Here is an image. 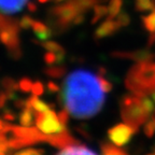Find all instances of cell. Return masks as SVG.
I'll list each match as a JSON object with an SVG mask.
<instances>
[{"label": "cell", "mask_w": 155, "mask_h": 155, "mask_svg": "<svg viewBox=\"0 0 155 155\" xmlns=\"http://www.w3.org/2000/svg\"><path fill=\"white\" fill-rule=\"evenodd\" d=\"M32 85H34V83L29 80L28 78H24V79H22V80L19 81V83H18L19 88H21V90H22L24 93L30 92V91H31V88H32Z\"/></svg>", "instance_id": "cell-26"}, {"label": "cell", "mask_w": 155, "mask_h": 155, "mask_svg": "<svg viewBox=\"0 0 155 155\" xmlns=\"http://www.w3.org/2000/svg\"><path fill=\"white\" fill-rule=\"evenodd\" d=\"M27 9H28L30 12H36V11H37V5H35L34 2H31V1H29V2L27 3Z\"/></svg>", "instance_id": "cell-36"}, {"label": "cell", "mask_w": 155, "mask_h": 155, "mask_svg": "<svg viewBox=\"0 0 155 155\" xmlns=\"http://www.w3.org/2000/svg\"><path fill=\"white\" fill-rule=\"evenodd\" d=\"M55 2H63V1H65V0H54Z\"/></svg>", "instance_id": "cell-42"}, {"label": "cell", "mask_w": 155, "mask_h": 155, "mask_svg": "<svg viewBox=\"0 0 155 155\" xmlns=\"http://www.w3.org/2000/svg\"><path fill=\"white\" fill-rule=\"evenodd\" d=\"M100 75V74H99ZM100 81H101V85H102V88L104 90V92L108 93L112 90V84L109 82L108 80H106L102 75H100Z\"/></svg>", "instance_id": "cell-33"}, {"label": "cell", "mask_w": 155, "mask_h": 155, "mask_svg": "<svg viewBox=\"0 0 155 155\" xmlns=\"http://www.w3.org/2000/svg\"><path fill=\"white\" fill-rule=\"evenodd\" d=\"M121 115L126 124L137 130L139 126L148 121L151 114L147 112L141 102V96L136 94L124 96L121 102Z\"/></svg>", "instance_id": "cell-3"}, {"label": "cell", "mask_w": 155, "mask_h": 155, "mask_svg": "<svg viewBox=\"0 0 155 155\" xmlns=\"http://www.w3.org/2000/svg\"><path fill=\"white\" fill-rule=\"evenodd\" d=\"M48 142L50 144L54 145L56 148H66L68 145L75 144L77 141L73 139V137H71L69 134L67 133V130L63 131L59 134H54V135H48Z\"/></svg>", "instance_id": "cell-8"}, {"label": "cell", "mask_w": 155, "mask_h": 155, "mask_svg": "<svg viewBox=\"0 0 155 155\" xmlns=\"http://www.w3.org/2000/svg\"><path fill=\"white\" fill-rule=\"evenodd\" d=\"M36 125L45 135H54L66 130V125L61 122L58 115L52 110L36 112Z\"/></svg>", "instance_id": "cell-5"}, {"label": "cell", "mask_w": 155, "mask_h": 155, "mask_svg": "<svg viewBox=\"0 0 155 155\" xmlns=\"http://www.w3.org/2000/svg\"><path fill=\"white\" fill-rule=\"evenodd\" d=\"M122 3H123L122 0H110L109 7H108V9H109V18H114L116 15L119 14Z\"/></svg>", "instance_id": "cell-22"}, {"label": "cell", "mask_w": 155, "mask_h": 155, "mask_svg": "<svg viewBox=\"0 0 155 155\" xmlns=\"http://www.w3.org/2000/svg\"><path fill=\"white\" fill-rule=\"evenodd\" d=\"M143 26L150 32H155V9L147 16H142Z\"/></svg>", "instance_id": "cell-18"}, {"label": "cell", "mask_w": 155, "mask_h": 155, "mask_svg": "<svg viewBox=\"0 0 155 155\" xmlns=\"http://www.w3.org/2000/svg\"><path fill=\"white\" fill-rule=\"evenodd\" d=\"M126 86L138 96L152 94L155 90V65L151 61H142L135 65L128 72Z\"/></svg>", "instance_id": "cell-2"}, {"label": "cell", "mask_w": 155, "mask_h": 155, "mask_svg": "<svg viewBox=\"0 0 155 155\" xmlns=\"http://www.w3.org/2000/svg\"><path fill=\"white\" fill-rule=\"evenodd\" d=\"M121 24L117 21H114L113 18L107 19L106 22H104L100 25L95 31V38L96 39H104L106 37H109L113 35L115 31H117L121 28Z\"/></svg>", "instance_id": "cell-7"}, {"label": "cell", "mask_w": 155, "mask_h": 155, "mask_svg": "<svg viewBox=\"0 0 155 155\" xmlns=\"http://www.w3.org/2000/svg\"><path fill=\"white\" fill-rule=\"evenodd\" d=\"M28 0H0V12L5 14H14L24 8Z\"/></svg>", "instance_id": "cell-10"}, {"label": "cell", "mask_w": 155, "mask_h": 155, "mask_svg": "<svg viewBox=\"0 0 155 155\" xmlns=\"http://www.w3.org/2000/svg\"><path fill=\"white\" fill-rule=\"evenodd\" d=\"M0 155H5V152H0Z\"/></svg>", "instance_id": "cell-43"}, {"label": "cell", "mask_w": 155, "mask_h": 155, "mask_svg": "<svg viewBox=\"0 0 155 155\" xmlns=\"http://www.w3.org/2000/svg\"><path fill=\"white\" fill-rule=\"evenodd\" d=\"M10 149L9 139L7 138L5 134L0 133V152H7Z\"/></svg>", "instance_id": "cell-28"}, {"label": "cell", "mask_w": 155, "mask_h": 155, "mask_svg": "<svg viewBox=\"0 0 155 155\" xmlns=\"http://www.w3.org/2000/svg\"><path fill=\"white\" fill-rule=\"evenodd\" d=\"M48 0H39V2L40 3H44V2H48Z\"/></svg>", "instance_id": "cell-41"}, {"label": "cell", "mask_w": 155, "mask_h": 155, "mask_svg": "<svg viewBox=\"0 0 155 155\" xmlns=\"http://www.w3.org/2000/svg\"><path fill=\"white\" fill-rule=\"evenodd\" d=\"M48 88L50 92L52 93H56V92H59V90H61V87L58 86L56 83L54 82H48Z\"/></svg>", "instance_id": "cell-34"}, {"label": "cell", "mask_w": 155, "mask_h": 155, "mask_svg": "<svg viewBox=\"0 0 155 155\" xmlns=\"http://www.w3.org/2000/svg\"><path fill=\"white\" fill-rule=\"evenodd\" d=\"M83 21H84V13H81V14H79L74 18V21H73V25H79V24H81V23H82Z\"/></svg>", "instance_id": "cell-35"}, {"label": "cell", "mask_w": 155, "mask_h": 155, "mask_svg": "<svg viewBox=\"0 0 155 155\" xmlns=\"http://www.w3.org/2000/svg\"><path fill=\"white\" fill-rule=\"evenodd\" d=\"M31 28L36 34V37L39 39V41H41V43L46 41L48 39H50L53 36V30L51 28H48L45 24L39 22V21H34Z\"/></svg>", "instance_id": "cell-11"}, {"label": "cell", "mask_w": 155, "mask_h": 155, "mask_svg": "<svg viewBox=\"0 0 155 155\" xmlns=\"http://www.w3.org/2000/svg\"><path fill=\"white\" fill-rule=\"evenodd\" d=\"M113 56L122 58H130V59L138 61V63L151 61L154 57V55L147 50H140V51L136 52H115V53H113Z\"/></svg>", "instance_id": "cell-9"}, {"label": "cell", "mask_w": 155, "mask_h": 155, "mask_svg": "<svg viewBox=\"0 0 155 155\" xmlns=\"http://www.w3.org/2000/svg\"><path fill=\"white\" fill-rule=\"evenodd\" d=\"M154 155H155V154H154Z\"/></svg>", "instance_id": "cell-44"}, {"label": "cell", "mask_w": 155, "mask_h": 155, "mask_svg": "<svg viewBox=\"0 0 155 155\" xmlns=\"http://www.w3.org/2000/svg\"><path fill=\"white\" fill-rule=\"evenodd\" d=\"M70 1L78 8L80 13H85L91 8H94L95 5L101 1H106V0H70Z\"/></svg>", "instance_id": "cell-15"}, {"label": "cell", "mask_w": 155, "mask_h": 155, "mask_svg": "<svg viewBox=\"0 0 155 155\" xmlns=\"http://www.w3.org/2000/svg\"><path fill=\"white\" fill-rule=\"evenodd\" d=\"M144 133L148 137H152L155 134V115L147 121L144 125Z\"/></svg>", "instance_id": "cell-24"}, {"label": "cell", "mask_w": 155, "mask_h": 155, "mask_svg": "<svg viewBox=\"0 0 155 155\" xmlns=\"http://www.w3.org/2000/svg\"><path fill=\"white\" fill-rule=\"evenodd\" d=\"M136 129L128 124H119L109 129L108 136L110 140L116 147H124L129 142Z\"/></svg>", "instance_id": "cell-6"}, {"label": "cell", "mask_w": 155, "mask_h": 155, "mask_svg": "<svg viewBox=\"0 0 155 155\" xmlns=\"http://www.w3.org/2000/svg\"><path fill=\"white\" fill-rule=\"evenodd\" d=\"M26 107H30V108H32L36 112H43L50 109L48 104L42 101V100L39 99L38 96H36V95H34V96L30 97L29 99L26 100Z\"/></svg>", "instance_id": "cell-14"}, {"label": "cell", "mask_w": 155, "mask_h": 155, "mask_svg": "<svg viewBox=\"0 0 155 155\" xmlns=\"http://www.w3.org/2000/svg\"><path fill=\"white\" fill-rule=\"evenodd\" d=\"M102 155H128L121 149V147H114L111 144H104L102 147Z\"/></svg>", "instance_id": "cell-19"}, {"label": "cell", "mask_w": 155, "mask_h": 155, "mask_svg": "<svg viewBox=\"0 0 155 155\" xmlns=\"http://www.w3.org/2000/svg\"><path fill=\"white\" fill-rule=\"evenodd\" d=\"M14 155H44V151L41 149H24V150L19 151V152L15 153Z\"/></svg>", "instance_id": "cell-25"}, {"label": "cell", "mask_w": 155, "mask_h": 155, "mask_svg": "<svg viewBox=\"0 0 155 155\" xmlns=\"http://www.w3.org/2000/svg\"><path fill=\"white\" fill-rule=\"evenodd\" d=\"M43 91H44V87H43V84H42L41 82L34 83V85H32V88H31L32 94L36 95V96H40V95L43 94Z\"/></svg>", "instance_id": "cell-31"}, {"label": "cell", "mask_w": 155, "mask_h": 155, "mask_svg": "<svg viewBox=\"0 0 155 155\" xmlns=\"http://www.w3.org/2000/svg\"><path fill=\"white\" fill-rule=\"evenodd\" d=\"M3 126H5V123H3L1 120H0V133L2 131V129H3Z\"/></svg>", "instance_id": "cell-39"}, {"label": "cell", "mask_w": 155, "mask_h": 155, "mask_svg": "<svg viewBox=\"0 0 155 155\" xmlns=\"http://www.w3.org/2000/svg\"><path fill=\"white\" fill-rule=\"evenodd\" d=\"M93 10H94V17H93V19H92V24H95V23L98 22L100 18L106 16L107 14H109V9L102 5H98V3L94 5Z\"/></svg>", "instance_id": "cell-17"}, {"label": "cell", "mask_w": 155, "mask_h": 155, "mask_svg": "<svg viewBox=\"0 0 155 155\" xmlns=\"http://www.w3.org/2000/svg\"><path fill=\"white\" fill-rule=\"evenodd\" d=\"M1 83H2V86L5 87V90L7 91V94H12L14 91L17 90V87H19L17 83L11 78H5Z\"/></svg>", "instance_id": "cell-23"}, {"label": "cell", "mask_w": 155, "mask_h": 155, "mask_svg": "<svg viewBox=\"0 0 155 155\" xmlns=\"http://www.w3.org/2000/svg\"><path fill=\"white\" fill-rule=\"evenodd\" d=\"M116 21L121 24V26H127L130 22V18H129V15L126 12H121L117 14V17H116Z\"/></svg>", "instance_id": "cell-30"}, {"label": "cell", "mask_w": 155, "mask_h": 155, "mask_svg": "<svg viewBox=\"0 0 155 155\" xmlns=\"http://www.w3.org/2000/svg\"><path fill=\"white\" fill-rule=\"evenodd\" d=\"M148 43L150 46L152 45L153 43H155V32H151L150 37H149V39H148Z\"/></svg>", "instance_id": "cell-38"}, {"label": "cell", "mask_w": 155, "mask_h": 155, "mask_svg": "<svg viewBox=\"0 0 155 155\" xmlns=\"http://www.w3.org/2000/svg\"><path fill=\"white\" fill-rule=\"evenodd\" d=\"M135 7L137 11H153L155 9V0H136Z\"/></svg>", "instance_id": "cell-16"}, {"label": "cell", "mask_w": 155, "mask_h": 155, "mask_svg": "<svg viewBox=\"0 0 155 155\" xmlns=\"http://www.w3.org/2000/svg\"><path fill=\"white\" fill-rule=\"evenodd\" d=\"M79 14L81 13L78 8L70 0H68L67 2L50 9L48 22L52 30L56 32H64L68 30L69 26L73 25V21Z\"/></svg>", "instance_id": "cell-4"}, {"label": "cell", "mask_w": 155, "mask_h": 155, "mask_svg": "<svg viewBox=\"0 0 155 155\" xmlns=\"http://www.w3.org/2000/svg\"><path fill=\"white\" fill-rule=\"evenodd\" d=\"M44 61L48 65H54V64H58V58L57 54L53 53V52H46L44 55Z\"/></svg>", "instance_id": "cell-29"}, {"label": "cell", "mask_w": 155, "mask_h": 155, "mask_svg": "<svg viewBox=\"0 0 155 155\" xmlns=\"http://www.w3.org/2000/svg\"><path fill=\"white\" fill-rule=\"evenodd\" d=\"M104 90L100 75L90 71L77 70L64 81L61 98L65 109L77 119H90L101 110Z\"/></svg>", "instance_id": "cell-1"}, {"label": "cell", "mask_w": 155, "mask_h": 155, "mask_svg": "<svg viewBox=\"0 0 155 155\" xmlns=\"http://www.w3.org/2000/svg\"><path fill=\"white\" fill-rule=\"evenodd\" d=\"M19 122L22 126H32L36 123V113L35 110L30 107H25L23 109V112L19 115Z\"/></svg>", "instance_id": "cell-13"}, {"label": "cell", "mask_w": 155, "mask_h": 155, "mask_svg": "<svg viewBox=\"0 0 155 155\" xmlns=\"http://www.w3.org/2000/svg\"><path fill=\"white\" fill-rule=\"evenodd\" d=\"M3 117H5V121H14V115H13L11 112H9V113H5V115H3Z\"/></svg>", "instance_id": "cell-37"}, {"label": "cell", "mask_w": 155, "mask_h": 155, "mask_svg": "<svg viewBox=\"0 0 155 155\" xmlns=\"http://www.w3.org/2000/svg\"><path fill=\"white\" fill-rule=\"evenodd\" d=\"M32 23H34V19H32L30 16H28V15H25V16H23L22 18H21L18 24H19V27H21V28L28 29L32 26Z\"/></svg>", "instance_id": "cell-27"}, {"label": "cell", "mask_w": 155, "mask_h": 155, "mask_svg": "<svg viewBox=\"0 0 155 155\" xmlns=\"http://www.w3.org/2000/svg\"><path fill=\"white\" fill-rule=\"evenodd\" d=\"M44 72H45V74H48V77L51 78H57V79H59V78L64 77L66 73V68L65 67H59V66H57V67H48L44 70Z\"/></svg>", "instance_id": "cell-20"}, {"label": "cell", "mask_w": 155, "mask_h": 155, "mask_svg": "<svg viewBox=\"0 0 155 155\" xmlns=\"http://www.w3.org/2000/svg\"><path fill=\"white\" fill-rule=\"evenodd\" d=\"M57 155H97V154L93 152V151H91L90 149H87L86 147L78 145L75 143V144L68 145V147L64 148Z\"/></svg>", "instance_id": "cell-12"}, {"label": "cell", "mask_w": 155, "mask_h": 155, "mask_svg": "<svg viewBox=\"0 0 155 155\" xmlns=\"http://www.w3.org/2000/svg\"><path fill=\"white\" fill-rule=\"evenodd\" d=\"M58 117H59V120H61V122L64 124V125H66L68 122V120H69V112L67 111V110H63V111H61L59 113L57 114Z\"/></svg>", "instance_id": "cell-32"}, {"label": "cell", "mask_w": 155, "mask_h": 155, "mask_svg": "<svg viewBox=\"0 0 155 155\" xmlns=\"http://www.w3.org/2000/svg\"><path fill=\"white\" fill-rule=\"evenodd\" d=\"M42 46L48 52H53V53H56V54L65 53V48H64L61 45H59L57 42L44 41V42H42Z\"/></svg>", "instance_id": "cell-21"}, {"label": "cell", "mask_w": 155, "mask_h": 155, "mask_svg": "<svg viewBox=\"0 0 155 155\" xmlns=\"http://www.w3.org/2000/svg\"><path fill=\"white\" fill-rule=\"evenodd\" d=\"M152 99H153V100H154V101H155V90H154V91H153V92H152Z\"/></svg>", "instance_id": "cell-40"}]
</instances>
